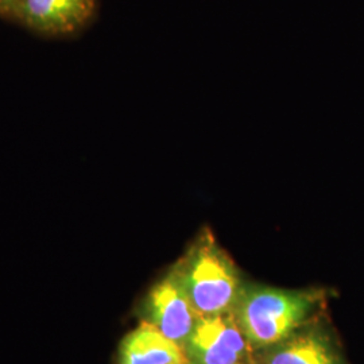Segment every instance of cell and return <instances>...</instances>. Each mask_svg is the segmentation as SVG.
Returning <instances> with one entry per match:
<instances>
[{
  "instance_id": "52a82bcc",
  "label": "cell",
  "mask_w": 364,
  "mask_h": 364,
  "mask_svg": "<svg viewBox=\"0 0 364 364\" xmlns=\"http://www.w3.org/2000/svg\"><path fill=\"white\" fill-rule=\"evenodd\" d=\"M266 364H344L332 344L318 332H294L274 346Z\"/></svg>"
},
{
  "instance_id": "5b68a950",
  "label": "cell",
  "mask_w": 364,
  "mask_h": 364,
  "mask_svg": "<svg viewBox=\"0 0 364 364\" xmlns=\"http://www.w3.org/2000/svg\"><path fill=\"white\" fill-rule=\"evenodd\" d=\"M95 9L96 0H21L13 16L39 33L64 36L84 26Z\"/></svg>"
},
{
  "instance_id": "3957f363",
  "label": "cell",
  "mask_w": 364,
  "mask_h": 364,
  "mask_svg": "<svg viewBox=\"0 0 364 364\" xmlns=\"http://www.w3.org/2000/svg\"><path fill=\"white\" fill-rule=\"evenodd\" d=\"M250 347L231 311L200 316L183 350L191 364H245Z\"/></svg>"
},
{
  "instance_id": "ba28073f",
  "label": "cell",
  "mask_w": 364,
  "mask_h": 364,
  "mask_svg": "<svg viewBox=\"0 0 364 364\" xmlns=\"http://www.w3.org/2000/svg\"><path fill=\"white\" fill-rule=\"evenodd\" d=\"M21 0H0V14L13 16L14 10L16 9Z\"/></svg>"
},
{
  "instance_id": "277c9868",
  "label": "cell",
  "mask_w": 364,
  "mask_h": 364,
  "mask_svg": "<svg viewBox=\"0 0 364 364\" xmlns=\"http://www.w3.org/2000/svg\"><path fill=\"white\" fill-rule=\"evenodd\" d=\"M147 304L150 323L183 348L195 329L200 314L174 270L151 289Z\"/></svg>"
},
{
  "instance_id": "6da1fadb",
  "label": "cell",
  "mask_w": 364,
  "mask_h": 364,
  "mask_svg": "<svg viewBox=\"0 0 364 364\" xmlns=\"http://www.w3.org/2000/svg\"><path fill=\"white\" fill-rule=\"evenodd\" d=\"M173 270L200 316L234 311L242 293L239 272L209 228L198 234Z\"/></svg>"
},
{
  "instance_id": "8992f818",
  "label": "cell",
  "mask_w": 364,
  "mask_h": 364,
  "mask_svg": "<svg viewBox=\"0 0 364 364\" xmlns=\"http://www.w3.org/2000/svg\"><path fill=\"white\" fill-rule=\"evenodd\" d=\"M120 364H191L185 350L151 323H141L123 338Z\"/></svg>"
},
{
  "instance_id": "7a4b0ae2",
  "label": "cell",
  "mask_w": 364,
  "mask_h": 364,
  "mask_svg": "<svg viewBox=\"0 0 364 364\" xmlns=\"http://www.w3.org/2000/svg\"><path fill=\"white\" fill-rule=\"evenodd\" d=\"M312 306V296L304 291L251 287L240 293L232 312L251 346L274 347L302 326Z\"/></svg>"
}]
</instances>
